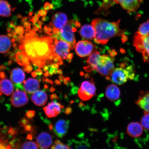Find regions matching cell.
<instances>
[{"instance_id": "6da1fadb", "label": "cell", "mask_w": 149, "mask_h": 149, "mask_svg": "<svg viewBox=\"0 0 149 149\" xmlns=\"http://www.w3.org/2000/svg\"><path fill=\"white\" fill-rule=\"evenodd\" d=\"M22 43L19 47L23 50L22 54L33 64L39 61L48 60L49 55L54 53V44L50 37H26Z\"/></svg>"}, {"instance_id": "7a4b0ae2", "label": "cell", "mask_w": 149, "mask_h": 149, "mask_svg": "<svg viewBox=\"0 0 149 149\" xmlns=\"http://www.w3.org/2000/svg\"><path fill=\"white\" fill-rule=\"evenodd\" d=\"M120 20L116 22H111L102 18L93 20L92 25L96 31L94 41L96 44L104 45L107 43L110 39L119 36L127 40L125 34V31L120 27Z\"/></svg>"}, {"instance_id": "3957f363", "label": "cell", "mask_w": 149, "mask_h": 149, "mask_svg": "<svg viewBox=\"0 0 149 149\" xmlns=\"http://www.w3.org/2000/svg\"><path fill=\"white\" fill-rule=\"evenodd\" d=\"M113 59L107 55H100V52H93L87 58V62L93 70H95L102 76H110L114 68Z\"/></svg>"}, {"instance_id": "277c9868", "label": "cell", "mask_w": 149, "mask_h": 149, "mask_svg": "<svg viewBox=\"0 0 149 149\" xmlns=\"http://www.w3.org/2000/svg\"><path fill=\"white\" fill-rule=\"evenodd\" d=\"M135 72L133 67L128 66L126 68L120 66L114 68L112 72L111 81L118 85H122L127 82L129 79L133 80L135 77Z\"/></svg>"}, {"instance_id": "5b68a950", "label": "cell", "mask_w": 149, "mask_h": 149, "mask_svg": "<svg viewBox=\"0 0 149 149\" xmlns=\"http://www.w3.org/2000/svg\"><path fill=\"white\" fill-rule=\"evenodd\" d=\"M133 44L136 50L142 54L144 62L149 63V35L143 36L137 31L133 37Z\"/></svg>"}, {"instance_id": "8992f818", "label": "cell", "mask_w": 149, "mask_h": 149, "mask_svg": "<svg viewBox=\"0 0 149 149\" xmlns=\"http://www.w3.org/2000/svg\"><path fill=\"white\" fill-rule=\"evenodd\" d=\"M74 26V22L73 20H70L64 27L61 29L58 32L60 40H64L70 44L71 49H73L75 47L76 42L74 32L72 31V28Z\"/></svg>"}, {"instance_id": "52a82bcc", "label": "cell", "mask_w": 149, "mask_h": 149, "mask_svg": "<svg viewBox=\"0 0 149 149\" xmlns=\"http://www.w3.org/2000/svg\"><path fill=\"white\" fill-rule=\"evenodd\" d=\"M96 88L94 83L85 81L82 83L78 90V96L83 101H87L92 98L96 94Z\"/></svg>"}, {"instance_id": "ba28073f", "label": "cell", "mask_w": 149, "mask_h": 149, "mask_svg": "<svg viewBox=\"0 0 149 149\" xmlns=\"http://www.w3.org/2000/svg\"><path fill=\"white\" fill-rule=\"evenodd\" d=\"M97 46L92 42L86 40H81L78 42L75 46L77 54L81 57L87 56L92 52L96 51Z\"/></svg>"}, {"instance_id": "9c48e42d", "label": "cell", "mask_w": 149, "mask_h": 149, "mask_svg": "<svg viewBox=\"0 0 149 149\" xmlns=\"http://www.w3.org/2000/svg\"><path fill=\"white\" fill-rule=\"evenodd\" d=\"M29 102V98L26 93L17 90L15 91L11 97L12 105L15 107H20L26 105Z\"/></svg>"}, {"instance_id": "30bf717a", "label": "cell", "mask_w": 149, "mask_h": 149, "mask_svg": "<svg viewBox=\"0 0 149 149\" xmlns=\"http://www.w3.org/2000/svg\"><path fill=\"white\" fill-rule=\"evenodd\" d=\"M69 123L68 120L60 119L56 122L54 126H52V130L58 137L62 138L68 133Z\"/></svg>"}, {"instance_id": "8fae6325", "label": "cell", "mask_w": 149, "mask_h": 149, "mask_svg": "<svg viewBox=\"0 0 149 149\" xmlns=\"http://www.w3.org/2000/svg\"><path fill=\"white\" fill-rule=\"evenodd\" d=\"M64 106L55 100L50 102L44 107L43 110L48 118H52L57 116L60 113L61 109Z\"/></svg>"}, {"instance_id": "7c38bea8", "label": "cell", "mask_w": 149, "mask_h": 149, "mask_svg": "<svg viewBox=\"0 0 149 149\" xmlns=\"http://www.w3.org/2000/svg\"><path fill=\"white\" fill-rule=\"evenodd\" d=\"M36 143L41 149H48L53 144V140L50 134L46 132H42L37 136Z\"/></svg>"}, {"instance_id": "4fadbf2b", "label": "cell", "mask_w": 149, "mask_h": 149, "mask_svg": "<svg viewBox=\"0 0 149 149\" xmlns=\"http://www.w3.org/2000/svg\"><path fill=\"white\" fill-rule=\"evenodd\" d=\"M71 49L69 44L64 40H59L58 43L55 45L54 48V53L60 56L63 59L67 58V56Z\"/></svg>"}, {"instance_id": "5bb4252c", "label": "cell", "mask_w": 149, "mask_h": 149, "mask_svg": "<svg viewBox=\"0 0 149 149\" xmlns=\"http://www.w3.org/2000/svg\"><path fill=\"white\" fill-rule=\"evenodd\" d=\"M143 130L144 128L140 123L136 122L130 123L127 125L126 129L128 135L135 138L141 136L143 134Z\"/></svg>"}, {"instance_id": "9a60e30c", "label": "cell", "mask_w": 149, "mask_h": 149, "mask_svg": "<svg viewBox=\"0 0 149 149\" xmlns=\"http://www.w3.org/2000/svg\"><path fill=\"white\" fill-rule=\"evenodd\" d=\"M113 2L119 3L122 8L128 12L136 10L140 6L139 0H113Z\"/></svg>"}, {"instance_id": "2e32d148", "label": "cell", "mask_w": 149, "mask_h": 149, "mask_svg": "<svg viewBox=\"0 0 149 149\" xmlns=\"http://www.w3.org/2000/svg\"><path fill=\"white\" fill-rule=\"evenodd\" d=\"M105 95L108 100L111 102H115L120 99L121 92L120 88L114 84L107 87L105 91Z\"/></svg>"}, {"instance_id": "e0dca14e", "label": "cell", "mask_w": 149, "mask_h": 149, "mask_svg": "<svg viewBox=\"0 0 149 149\" xmlns=\"http://www.w3.org/2000/svg\"><path fill=\"white\" fill-rule=\"evenodd\" d=\"M135 104L144 111L149 112V92L141 91Z\"/></svg>"}, {"instance_id": "ac0fdd59", "label": "cell", "mask_w": 149, "mask_h": 149, "mask_svg": "<svg viewBox=\"0 0 149 149\" xmlns=\"http://www.w3.org/2000/svg\"><path fill=\"white\" fill-rule=\"evenodd\" d=\"M66 15L61 12L57 13L54 15L52 18V24L53 26L59 29H61L68 22Z\"/></svg>"}, {"instance_id": "d6986e66", "label": "cell", "mask_w": 149, "mask_h": 149, "mask_svg": "<svg viewBox=\"0 0 149 149\" xmlns=\"http://www.w3.org/2000/svg\"><path fill=\"white\" fill-rule=\"evenodd\" d=\"M48 96L45 91L40 90L33 93L31 96V100L35 105L42 106L45 105L47 101Z\"/></svg>"}, {"instance_id": "ffe728a7", "label": "cell", "mask_w": 149, "mask_h": 149, "mask_svg": "<svg viewBox=\"0 0 149 149\" xmlns=\"http://www.w3.org/2000/svg\"><path fill=\"white\" fill-rule=\"evenodd\" d=\"M24 90L29 94H33L40 88V83L36 79L29 78L24 81Z\"/></svg>"}, {"instance_id": "44dd1931", "label": "cell", "mask_w": 149, "mask_h": 149, "mask_svg": "<svg viewBox=\"0 0 149 149\" xmlns=\"http://www.w3.org/2000/svg\"><path fill=\"white\" fill-rule=\"evenodd\" d=\"M79 33L84 39L92 40L95 36L96 31L92 25H86L81 27Z\"/></svg>"}, {"instance_id": "7402d4cb", "label": "cell", "mask_w": 149, "mask_h": 149, "mask_svg": "<svg viewBox=\"0 0 149 149\" xmlns=\"http://www.w3.org/2000/svg\"><path fill=\"white\" fill-rule=\"evenodd\" d=\"M13 85L10 80L3 79L0 81V96L3 94L9 96L13 92Z\"/></svg>"}, {"instance_id": "603a6c76", "label": "cell", "mask_w": 149, "mask_h": 149, "mask_svg": "<svg viewBox=\"0 0 149 149\" xmlns=\"http://www.w3.org/2000/svg\"><path fill=\"white\" fill-rule=\"evenodd\" d=\"M25 74L21 68H16L14 69L11 72V80L16 85H20L23 82L25 79Z\"/></svg>"}, {"instance_id": "cb8c5ba5", "label": "cell", "mask_w": 149, "mask_h": 149, "mask_svg": "<svg viewBox=\"0 0 149 149\" xmlns=\"http://www.w3.org/2000/svg\"><path fill=\"white\" fill-rule=\"evenodd\" d=\"M12 46V42L6 35H0V53H7Z\"/></svg>"}, {"instance_id": "d4e9b609", "label": "cell", "mask_w": 149, "mask_h": 149, "mask_svg": "<svg viewBox=\"0 0 149 149\" xmlns=\"http://www.w3.org/2000/svg\"><path fill=\"white\" fill-rule=\"evenodd\" d=\"M11 8L8 2L4 0L0 1V16L7 17L11 16Z\"/></svg>"}, {"instance_id": "484cf974", "label": "cell", "mask_w": 149, "mask_h": 149, "mask_svg": "<svg viewBox=\"0 0 149 149\" xmlns=\"http://www.w3.org/2000/svg\"><path fill=\"white\" fill-rule=\"evenodd\" d=\"M138 32L143 36L149 35V19L139 26Z\"/></svg>"}, {"instance_id": "4316f807", "label": "cell", "mask_w": 149, "mask_h": 149, "mask_svg": "<svg viewBox=\"0 0 149 149\" xmlns=\"http://www.w3.org/2000/svg\"><path fill=\"white\" fill-rule=\"evenodd\" d=\"M140 123L144 129L149 130V112L144 111V115L141 117Z\"/></svg>"}, {"instance_id": "83f0119b", "label": "cell", "mask_w": 149, "mask_h": 149, "mask_svg": "<svg viewBox=\"0 0 149 149\" xmlns=\"http://www.w3.org/2000/svg\"><path fill=\"white\" fill-rule=\"evenodd\" d=\"M21 149H38L37 143L33 141H27L22 145Z\"/></svg>"}, {"instance_id": "f1b7e54d", "label": "cell", "mask_w": 149, "mask_h": 149, "mask_svg": "<svg viewBox=\"0 0 149 149\" xmlns=\"http://www.w3.org/2000/svg\"><path fill=\"white\" fill-rule=\"evenodd\" d=\"M50 149H71L70 147L67 145L63 144L61 141L56 140L55 141L54 143Z\"/></svg>"}, {"instance_id": "f546056e", "label": "cell", "mask_w": 149, "mask_h": 149, "mask_svg": "<svg viewBox=\"0 0 149 149\" xmlns=\"http://www.w3.org/2000/svg\"><path fill=\"white\" fill-rule=\"evenodd\" d=\"M0 149H14L11 144H8L7 141L2 139H0Z\"/></svg>"}, {"instance_id": "4dcf8cb0", "label": "cell", "mask_w": 149, "mask_h": 149, "mask_svg": "<svg viewBox=\"0 0 149 149\" xmlns=\"http://www.w3.org/2000/svg\"><path fill=\"white\" fill-rule=\"evenodd\" d=\"M15 31L16 33H17L20 35H22L24 33V29L22 27L19 26L16 27L15 29Z\"/></svg>"}, {"instance_id": "1f68e13d", "label": "cell", "mask_w": 149, "mask_h": 149, "mask_svg": "<svg viewBox=\"0 0 149 149\" xmlns=\"http://www.w3.org/2000/svg\"><path fill=\"white\" fill-rule=\"evenodd\" d=\"M53 5L48 3H45L44 6V9L46 11H48L50 9H53Z\"/></svg>"}, {"instance_id": "d6a6232c", "label": "cell", "mask_w": 149, "mask_h": 149, "mask_svg": "<svg viewBox=\"0 0 149 149\" xmlns=\"http://www.w3.org/2000/svg\"><path fill=\"white\" fill-rule=\"evenodd\" d=\"M47 12L45 10H41L39 11L38 16H39L44 17L47 14Z\"/></svg>"}, {"instance_id": "836d02e7", "label": "cell", "mask_w": 149, "mask_h": 149, "mask_svg": "<svg viewBox=\"0 0 149 149\" xmlns=\"http://www.w3.org/2000/svg\"><path fill=\"white\" fill-rule=\"evenodd\" d=\"M52 64L49 65H45L43 67V70L44 72L47 71L48 70L50 69L51 68L52 65Z\"/></svg>"}, {"instance_id": "e575fe53", "label": "cell", "mask_w": 149, "mask_h": 149, "mask_svg": "<svg viewBox=\"0 0 149 149\" xmlns=\"http://www.w3.org/2000/svg\"><path fill=\"white\" fill-rule=\"evenodd\" d=\"M59 62H57V63H55V64H52L51 66L52 68L54 69H58L59 67Z\"/></svg>"}, {"instance_id": "d590c367", "label": "cell", "mask_w": 149, "mask_h": 149, "mask_svg": "<svg viewBox=\"0 0 149 149\" xmlns=\"http://www.w3.org/2000/svg\"><path fill=\"white\" fill-rule=\"evenodd\" d=\"M38 16H37V15H35L33 17L32 19H31V21H32L33 23L35 24L38 21Z\"/></svg>"}, {"instance_id": "8d00e7d4", "label": "cell", "mask_w": 149, "mask_h": 149, "mask_svg": "<svg viewBox=\"0 0 149 149\" xmlns=\"http://www.w3.org/2000/svg\"><path fill=\"white\" fill-rule=\"evenodd\" d=\"M30 112L31 113L29 112L27 113V116L29 118H31L34 116L35 113L33 111H31Z\"/></svg>"}, {"instance_id": "74e56055", "label": "cell", "mask_w": 149, "mask_h": 149, "mask_svg": "<svg viewBox=\"0 0 149 149\" xmlns=\"http://www.w3.org/2000/svg\"><path fill=\"white\" fill-rule=\"evenodd\" d=\"M63 82L67 86L69 85L70 83V82L69 81H68V79H67L66 77H64V80H63Z\"/></svg>"}, {"instance_id": "f35d334b", "label": "cell", "mask_w": 149, "mask_h": 149, "mask_svg": "<svg viewBox=\"0 0 149 149\" xmlns=\"http://www.w3.org/2000/svg\"><path fill=\"white\" fill-rule=\"evenodd\" d=\"M26 70L28 72H31L33 70L32 67L31 66H26Z\"/></svg>"}, {"instance_id": "ab89813d", "label": "cell", "mask_w": 149, "mask_h": 149, "mask_svg": "<svg viewBox=\"0 0 149 149\" xmlns=\"http://www.w3.org/2000/svg\"><path fill=\"white\" fill-rule=\"evenodd\" d=\"M56 69L53 68L51 67L49 70V74L50 75H53L54 72Z\"/></svg>"}, {"instance_id": "60d3db41", "label": "cell", "mask_w": 149, "mask_h": 149, "mask_svg": "<svg viewBox=\"0 0 149 149\" xmlns=\"http://www.w3.org/2000/svg\"><path fill=\"white\" fill-rule=\"evenodd\" d=\"M74 26H75L76 27L79 28L81 26V24L77 20H76V21L74 22Z\"/></svg>"}, {"instance_id": "b9f144b4", "label": "cell", "mask_w": 149, "mask_h": 149, "mask_svg": "<svg viewBox=\"0 0 149 149\" xmlns=\"http://www.w3.org/2000/svg\"><path fill=\"white\" fill-rule=\"evenodd\" d=\"M73 54L72 53H70L68 55L67 57V59H72L73 58Z\"/></svg>"}, {"instance_id": "7bdbcfd3", "label": "cell", "mask_w": 149, "mask_h": 149, "mask_svg": "<svg viewBox=\"0 0 149 149\" xmlns=\"http://www.w3.org/2000/svg\"><path fill=\"white\" fill-rule=\"evenodd\" d=\"M46 82L48 84H51L52 85H54V82L52 80H49L48 79H45Z\"/></svg>"}, {"instance_id": "ee69618b", "label": "cell", "mask_w": 149, "mask_h": 149, "mask_svg": "<svg viewBox=\"0 0 149 149\" xmlns=\"http://www.w3.org/2000/svg\"><path fill=\"white\" fill-rule=\"evenodd\" d=\"M55 57L57 58L59 61H62V58H61V57L60 56L57 54L55 53Z\"/></svg>"}, {"instance_id": "f6af8a7d", "label": "cell", "mask_w": 149, "mask_h": 149, "mask_svg": "<svg viewBox=\"0 0 149 149\" xmlns=\"http://www.w3.org/2000/svg\"><path fill=\"white\" fill-rule=\"evenodd\" d=\"M42 73L43 72L40 69H39L37 70L36 72V74H38L39 75H42Z\"/></svg>"}, {"instance_id": "bcb514c9", "label": "cell", "mask_w": 149, "mask_h": 149, "mask_svg": "<svg viewBox=\"0 0 149 149\" xmlns=\"http://www.w3.org/2000/svg\"><path fill=\"white\" fill-rule=\"evenodd\" d=\"M59 31V29L55 27H54L53 30V33H57Z\"/></svg>"}, {"instance_id": "7dc6e473", "label": "cell", "mask_w": 149, "mask_h": 149, "mask_svg": "<svg viewBox=\"0 0 149 149\" xmlns=\"http://www.w3.org/2000/svg\"><path fill=\"white\" fill-rule=\"evenodd\" d=\"M58 78L61 82H62L63 81V80H64V77L62 75V74H61V75L59 76Z\"/></svg>"}, {"instance_id": "c3c4849f", "label": "cell", "mask_w": 149, "mask_h": 149, "mask_svg": "<svg viewBox=\"0 0 149 149\" xmlns=\"http://www.w3.org/2000/svg\"><path fill=\"white\" fill-rule=\"evenodd\" d=\"M55 83L57 85H60L61 84V82L58 79L55 80Z\"/></svg>"}, {"instance_id": "681fc988", "label": "cell", "mask_w": 149, "mask_h": 149, "mask_svg": "<svg viewBox=\"0 0 149 149\" xmlns=\"http://www.w3.org/2000/svg\"><path fill=\"white\" fill-rule=\"evenodd\" d=\"M51 98L52 99H54L57 98L58 97L55 94H54L51 95Z\"/></svg>"}, {"instance_id": "f907efd6", "label": "cell", "mask_w": 149, "mask_h": 149, "mask_svg": "<svg viewBox=\"0 0 149 149\" xmlns=\"http://www.w3.org/2000/svg\"><path fill=\"white\" fill-rule=\"evenodd\" d=\"M71 109H70V108L66 109V113H67V114H68V113H71Z\"/></svg>"}, {"instance_id": "816d5d0a", "label": "cell", "mask_w": 149, "mask_h": 149, "mask_svg": "<svg viewBox=\"0 0 149 149\" xmlns=\"http://www.w3.org/2000/svg\"><path fill=\"white\" fill-rule=\"evenodd\" d=\"M44 75L45 77H47L48 76H51L50 75L49 72L48 71L46 72L45 73V74H44Z\"/></svg>"}, {"instance_id": "f5cc1de1", "label": "cell", "mask_w": 149, "mask_h": 149, "mask_svg": "<svg viewBox=\"0 0 149 149\" xmlns=\"http://www.w3.org/2000/svg\"><path fill=\"white\" fill-rule=\"evenodd\" d=\"M58 73L59 74H62L63 71L62 70H61V69H58Z\"/></svg>"}, {"instance_id": "db71d44e", "label": "cell", "mask_w": 149, "mask_h": 149, "mask_svg": "<svg viewBox=\"0 0 149 149\" xmlns=\"http://www.w3.org/2000/svg\"><path fill=\"white\" fill-rule=\"evenodd\" d=\"M84 77L86 78V79H88V78H89V74L88 73H87L85 74L84 75Z\"/></svg>"}, {"instance_id": "11a10c76", "label": "cell", "mask_w": 149, "mask_h": 149, "mask_svg": "<svg viewBox=\"0 0 149 149\" xmlns=\"http://www.w3.org/2000/svg\"><path fill=\"white\" fill-rule=\"evenodd\" d=\"M50 91L51 92H53L55 91V89L53 87H51L50 88Z\"/></svg>"}, {"instance_id": "9f6ffc18", "label": "cell", "mask_w": 149, "mask_h": 149, "mask_svg": "<svg viewBox=\"0 0 149 149\" xmlns=\"http://www.w3.org/2000/svg\"><path fill=\"white\" fill-rule=\"evenodd\" d=\"M53 61L55 63H57L58 62V60L57 59V58L55 56L54 57V58Z\"/></svg>"}, {"instance_id": "6f0895ef", "label": "cell", "mask_w": 149, "mask_h": 149, "mask_svg": "<svg viewBox=\"0 0 149 149\" xmlns=\"http://www.w3.org/2000/svg\"><path fill=\"white\" fill-rule=\"evenodd\" d=\"M72 31L73 32H75L77 31V29H76L75 28L73 27L72 28Z\"/></svg>"}, {"instance_id": "680465c9", "label": "cell", "mask_w": 149, "mask_h": 149, "mask_svg": "<svg viewBox=\"0 0 149 149\" xmlns=\"http://www.w3.org/2000/svg\"><path fill=\"white\" fill-rule=\"evenodd\" d=\"M32 76H33V77H35L36 76V72H33L32 74Z\"/></svg>"}, {"instance_id": "91938a15", "label": "cell", "mask_w": 149, "mask_h": 149, "mask_svg": "<svg viewBox=\"0 0 149 149\" xmlns=\"http://www.w3.org/2000/svg\"><path fill=\"white\" fill-rule=\"evenodd\" d=\"M80 75H81V76H83L85 75V74L84 73V72H80Z\"/></svg>"}, {"instance_id": "94428289", "label": "cell", "mask_w": 149, "mask_h": 149, "mask_svg": "<svg viewBox=\"0 0 149 149\" xmlns=\"http://www.w3.org/2000/svg\"><path fill=\"white\" fill-rule=\"evenodd\" d=\"M58 40H57V39H55V45L57 44L58 42Z\"/></svg>"}, {"instance_id": "6125c7cd", "label": "cell", "mask_w": 149, "mask_h": 149, "mask_svg": "<svg viewBox=\"0 0 149 149\" xmlns=\"http://www.w3.org/2000/svg\"><path fill=\"white\" fill-rule=\"evenodd\" d=\"M59 63L60 66L63 64V62L62 61H59Z\"/></svg>"}, {"instance_id": "be15d7a7", "label": "cell", "mask_w": 149, "mask_h": 149, "mask_svg": "<svg viewBox=\"0 0 149 149\" xmlns=\"http://www.w3.org/2000/svg\"><path fill=\"white\" fill-rule=\"evenodd\" d=\"M66 61H68L69 63H70L72 62V60H71V59H67Z\"/></svg>"}, {"instance_id": "e7e4bbea", "label": "cell", "mask_w": 149, "mask_h": 149, "mask_svg": "<svg viewBox=\"0 0 149 149\" xmlns=\"http://www.w3.org/2000/svg\"><path fill=\"white\" fill-rule=\"evenodd\" d=\"M47 87H48L47 85H45V88H47Z\"/></svg>"}, {"instance_id": "03108f58", "label": "cell", "mask_w": 149, "mask_h": 149, "mask_svg": "<svg viewBox=\"0 0 149 149\" xmlns=\"http://www.w3.org/2000/svg\"><path fill=\"white\" fill-rule=\"evenodd\" d=\"M139 1H140L141 2V1H142V0H139Z\"/></svg>"}]
</instances>
